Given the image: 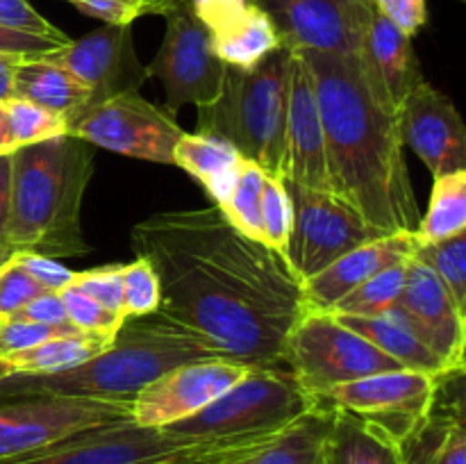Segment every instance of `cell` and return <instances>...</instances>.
<instances>
[{"mask_svg": "<svg viewBox=\"0 0 466 464\" xmlns=\"http://www.w3.org/2000/svg\"><path fill=\"white\" fill-rule=\"evenodd\" d=\"M217 358L223 355L203 337L155 312L126 318L112 346L77 367L57 373H12L0 382V400L36 394L132 400L171 368Z\"/></svg>", "mask_w": 466, "mask_h": 464, "instance_id": "cell-4", "label": "cell"}, {"mask_svg": "<svg viewBox=\"0 0 466 464\" xmlns=\"http://www.w3.org/2000/svg\"><path fill=\"white\" fill-rule=\"evenodd\" d=\"M123 285V317H148L159 309L162 303V287L153 264L137 255L132 262L121 264Z\"/></svg>", "mask_w": 466, "mask_h": 464, "instance_id": "cell-34", "label": "cell"}, {"mask_svg": "<svg viewBox=\"0 0 466 464\" xmlns=\"http://www.w3.org/2000/svg\"><path fill=\"white\" fill-rule=\"evenodd\" d=\"M71 287L80 289L98 305L109 312L123 317V285H121V264L112 267L89 268V271H76ZM126 318V317H123Z\"/></svg>", "mask_w": 466, "mask_h": 464, "instance_id": "cell-37", "label": "cell"}, {"mask_svg": "<svg viewBox=\"0 0 466 464\" xmlns=\"http://www.w3.org/2000/svg\"><path fill=\"white\" fill-rule=\"evenodd\" d=\"M68 135L132 159L173 164V148L185 135L171 112L146 100L139 91L89 105L68 126Z\"/></svg>", "mask_w": 466, "mask_h": 464, "instance_id": "cell-12", "label": "cell"}, {"mask_svg": "<svg viewBox=\"0 0 466 464\" xmlns=\"http://www.w3.org/2000/svg\"><path fill=\"white\" fill-rule=\"evenodd\" d=\"M282 180L314 191H330L326 136H323L317 94H314L308 64L299 53L291 57L285 127V177Z\"/></svg>", "mask_w": 466, "mask_h": 464, "instance_id": "cell-19", "label": "cell"}, {"mask_svg": "<svg viewBox=\"0 0 466 464\" xmlns=\"http://www.w3.org/2000/svg\"><path fill=\"white\" fill-rule=\"evenodd\" d=\"M405 464H466V430L464 419L451 423L449 430L432 441L423 453Z\"/></svg>", "mask_w": 466, "mask_h": 464, "instance_id": "cell-44", "label": "cell"}, {"mask_svg": "<svg viewBox=\"0 0 466 464\" xmlns=\"http://www.w3.org/2000/svg\"><path fill=\"white\" fill-rule=\"evenodd\" d=\"M9 189H12V155H0V244H7Z\"/></svg>", "mask_w": 466, "mask_h": 464, "instance_id": "cell-48", "label": "cell"}, {"mask_svg": "<svg viewBox=\"0 0 466 464\" xmlns=\"http://www.w3.org/2000/svg\"><path fill=\"white\" fill-rule=\"evenodd\" d=\"M403 146L432 177L466 171V126L453 100L432 85H419L396 112Z\"/></svg>", "mask_w": 466, "mask_h": 464, "instance_id": "cell-18", "label": "cell"}, {"mask_svg": "<svg viewBox=\"0 0 466 464\" xmlns=\"http://www.w3.org/2000/svg\"><path fill=\"white\" fill-rule=\"evenodd\" d=\"M294 50L280 45L253 68L228 66L214 103L198 107V130L212 132L273 177H285V127Z\"/></svg>", "mask_w": 466, "mask_h": 464, "instance_id": "cell-5", "label": "cell"}, {"mask_svg": "<svg viewBox=\"0 0 466 464\" xmlns=\"http://www.w3.org/2000/svg\"><path fill=\"white\" fill-rule=\"evenodd\" d=\"M408 262L382 268L380 273L369 277L358 289L346 294L339 303H335V308L328 314H341V317H378V314L390 312L391 308H396V303L400 298V291H403L405 276H408Z\"/></svg>", "mask_w": 466, "mask_h": 464, "instance_id": "cell-31", "label": "cell"}, {"mask_svg": "<svg viewBox=\"0 0 466 464\" xmlns=\"http://www.w3.org/2000/svg\"><path fill=\"white\" fill-rule=\"evenodd\" d=\"M319 405L321 400L309 394L282 364L253 367L208 408L182 421L168 423L164 430L194 439L250 444L287 430Z\"/></svg>", "mask_w": 466, "mask_h": 464, "instance_id": "cell-6", "label": "cell"}, {"mask_svg": "<svg viewBox=\"0 0 466 464\" xmlns=\"http://www.w3.org/2000/svg\"><path fill=\"white\" fill-rule=\"evenodd\" d=\"M417 248L419 244L412 232L380 235L364 241L358 248L335 259L321 273L300 282L305 312H330L335 303H339L346 294L358 289L382 268L412 259Z\"/></svg>", "mask_w": 466, "mask_h": 464, "instance_id": "cell-21", "label": "cell"}, {"mask_svg": "<svg viewBox=\"0 0 466 464\" xmlns=\"http://www.w3.org/2000/svg\"><path fill=\"white\" fill-rule=\"evenodd\" d=\"M414 257L432 268L453 296L455 305L466 314V232L437 244L419 246Z\"/></svg>", "mask_w": 466, "mask_h": 464, "instance_id": "cell-33", "label": "cell"}, {"mask_svg": "<svg viewBox=\"0 0 466 464\" xmlns=\"http://www.w3.org/2000/svg\"><path fill=\"white\" fill-rule=\"evenodd\" d=\"M396 309L437 355L446 373H464L466 314L455 305L432 268L417 257L408 262V276Z\"/></svg>", "mask_w": 466, "mask_h": 464, "instance_id": "cell-17", "label": "cell"}, {"mask_svg": "<svg viewBox=\"0 0 466 464\" xmlns=\"http://www.w3.org/2000/svg\"><path fill=\"white\" fill-rule=\"evenodd\" d=\"M46 59L71 73L89 89L91 105L126 91H139L146 66L137 59L130 25H103L82 39L46 55Z\"/></svg>", "mask_w": 466, "mask_h": 464, "instance_id": "cell-16", "label": "cell"}, {"mask_svg": "<svg viewBox=\"0 0 466 464\" xmlns=\"http://www.w3.org/2000/svg\"><path fill=\"white\" fill-rule=\"evenodd\" d=\"M167 32L146 76L157 77L167 94V112H177L185 105L214 103L223 89L228 66L214 53L209 32L194 18V14L173 0L162 12Z\"/></svg>", "mask_w": 466, "mask_h": 464, "instance_id": "cell-11", "label": "cell"}, {"mask_svg": "<svg viewBox=\"0 0 466 464\" xmlns=\"http://www.w3.org/2000/svg\"><path fill=\"white\" fill-rule=\"evenodd\" d=\"M21 59L23 57H16V55L0 53V103L12 98L14 73H16V66L21 64Z\"/></svg>", "mask_w": 466, "mask_h": 464, "instance_id": "cell-49", "label": "cell"}, {"mask_svg": "<svg viewBox=\"0 0 466 464\" xmlns=\"http://www.w3.org/2000/svg\"><path fill=\"white\" fill-rule=\"evenodd\" d=\"M105 25H132L146 14H159L157 0H66Z\"/></svg>", "mask_w": 466, "mask_h": 464, "instance_id": "cell-39", "label": "cell"}, {"mask_svg": "<svg viewBox=\"0 0 466 464\" xmlns=\"http://www.w3.org/2000/svg\"><path fill=\"white\" fill-rule=\"evenodd\" d=\"M280 364L319 400L337 385L403 368L328 312H305L300 317L287 337Z\"/></svg>", "mask_w": 466, "mask_h": 464, "instance_id": "cell-8", "label": "cell"}, {"mask_svg": "<svg viewBox=\"0 0 466 464\" xmlns=\"http://www.w3.org/2000/svg\"><path fill=\"white\" fill-rule=\"evenodd\" d=\"M264 441V439H262ZM258 441H212L180 437L132 419L76 432L44 450L0 464H164L185 458L226 455Z\"/></svg>", "mask_w": 466, "mask_h": 464, "instance_id": "cell-7", "label": "cell"}, {"mask_svg": "<svg viewBox=\"0 0 466 464\" xmlns=\"http://www.w3.org/2000/svg\"><path fill=\"white\" fill-rule=\"evenodd\" d=\"M12 98L30 100L59 114L68 126L91 105L89 89L46 57L21 59L14 73Z\"/></svg>", "mask_w": 466, "mask_h": 464, "instance_id": "cell-23", "label": "cell"}, {"mask_svg": "<svg viewBox=\"0 0 466 464\" xmlns=\"http://www.w3.org/2000/svg\"><path fill=\"white\" fill-rule=\"evenodd\" d=\"M62 41L46 39V36L27 35V32H16L7 30V27H0V53L5 55H16L23 59H39L46 55L55 53V50L64 48Z\"/></svg>", "mask_w": 466, "mask_h": 464, "instance_id": "cell-46", "label": "cell"}, {"mask_svg": "<svg viewBox=\"0 0 466 464\" xmlns=\"http://www.w3.org/2000/svg\"><path fill=\"white\" fill-rule=\"evenodd\" d=\"M259 214H262V244L285 257L291 223H294V205L285 180L273 176L264 177Z\"/></svg>", "mask_w": 466, "mask_h": 464, "instance_id": "cell-35", "label": "cell"}, {"mask_svg": "<svg viewBox=\"0 0 466 464\" xmlns=\"http://www.w3.org/2000/svg\"><path fill=\"white\" fill-rule=\"evenodd\" d=\"M59 298H62L64 309H66L68 323L77 332H85V335H100L114 339L123 323H126V318L105 309L103 305L91 300L89 296H85L76 287H66L64 291H59Z\"/></svg>", "mask_w": 466, "mask_h": 464, "instance_id": "cell-36", "label": "cell"}, {"mask_svg": "<svg viewBox=\"0 0 466 464\" xmlns=\"http://www.w3.org/2000/svg\"><path fill=\"white\" fill-rule=\"evenodd\" d=\"M332 417L335 408L321 403L287 430L212 459L209 464H326L323 449H326Z\"/></svg>", "mask_w": 466, "mask_h": 464, "instance_id": "cell-22", "label": "cell"}, {"mask_svg": "<svg viewBox=\"0 0 466 464\" xmlns=\"http://www.w3.org/2000/svg\"><path fill=\"white\" fill-rule=\"evenodd\" d=\"M244 159L235 146L212 132H185L173 148V166L198 180L214 205L230 194Z\"/></svg>", "mask_w": 466, "mask_h": 464, "instance_id": "cell-24", "label": "cell"}, {"mask_svg": "<svg viewBox=\"0 0 466 464\" xmlns=\"http://www.w3.org/2000/svg\"><path fill=\"white\" fill-rule=\"evenodd\" d=\"M358 59L369 89L382 107L394 114L399 112L403 100L426 82L421 64L414 53L412 36L400 32L376 7L364 30Z\"/></svg>", "mask_w": 466, "mask_h": 464, "instance_id": "cell-20", "label": "cell"}, {"mask_svg": "<svg viewBox=\"0 0 466 464\" xmlns=\"http://www.w3.org/2000/svg\"><path fill=\"white\" fill-rule=\"evenodd\" d=\"M112 341L114 339H109V337L71 332V335L44 341L35 348L5 355L0 359L9 364L12 373H57L96 358L105 348H109Z\"/></svg>", "mask_w": 466, "mask_h": 464, "instance_id": "cell-28", "label": "cell"}, {"mask_svg": "<svg viewBox=\"0 0 466 464\" xmlns=\"http://www.w3.org/2000/svg\"><path fill=\"white\" fill-rule=\"evenodd\" d=\"M250 368L253 367L223 358L180 364L146 385L132 398V421L139 426L164 428L198 414L239 382Z\"/></svg>", "mask_w": 466, "mask_h": 464, "instance_id": "cell-15", "label": "cell"}, {"mask_svg": "<svg viewBox=\"0 0 466 464\" xmlns=\"http://www.w3.org/2000/svg\"><path fill=\"white\" fill-rule=\"evenodd\" d=\"M157 3H159V14H162V12H164V9H167V7H168V5H171V3H173V0H157Z\"/></svg>", "mask_w": 466, "mask_h": 464, "instance_id": "cell-54", "label": "cell"}, {"mask_svg": "<svg viewBox=\"0 0 466 464\" xmlns=\"http://www.w3.org/2000/svg\"><path fill=\"white\" fill-rule=\"evenodd\" d=\"M14 259L21 268H25L27 276L36 282L44 291L59 294L66 287H71L76 271L66 268L64 264L55 262L53 257H44L36 253H14Z\"/></svg>", "mask_w": 466, "mask_h": 464, "instance_id": "cell-43", "label": "cell"}, {"mask_svg": "<svg viewBox=\"0 0 466 464\" xmlns=\"http://www.w3.org/2000/svg\"><path fill=\"white\" fill-rule=\"evenodd\" d=\"M162 287L157 312L246 367H278L305 314L300 280L280 253L237 232L218 207L157 212L130 232Z\"/></svg>", "mask_w": 466, "mask_h": 464, "instance_id": "cell-1", "label": "cell"}, {"mask_svg": "<svg viewBox=\"0 0 466 464\" xmlns=\"http://www.w3.org/2000/svg\"><path fill=\"white\" fill-rule=\"evenodd\" d=\"M180 3L194 14L196 21L209 35H214L235 23L255 0H180Z\"/></svg>", "mask_w": 466, "mask_h": 464, "instance_id": "cell-42", "label": "cell"}, {"mask_svg": "<svg viewBox=\"0 0 466 464\" xmlns=\"http://www.w3.org/2000/svg\"><path fill=\"white\" fill-rule=\"evenodd\" d=\"M294 53L355 55L371 18V0H255Z\"/></svg>", "mask_w": 466, "mask_h": 464, "instance_id": "cell-14", "label": "cell"}, {"mask_svg": "<svg viewBox=\"0 0 466 464\" xmlns=\"http://www.w3.org/2000/svg\"><path fill=\"white\" fill-rule=\"evenodd\" d=\"M267 176L268 173L264 168H259L250 159H244L230 194L223 198V203L214 205L237 232L255 241H262V214H259V207H262V187Z\"/></svg>", "mask_w": 466, "mask_h": 464, "instance_id": "cell-30", "label": "cell"}, {"mask_svg": "<svg viewBox=\"0 0 466 464\" xmlns=\"http://www.w3.org/2000/svg\"><path fill=\"white\" fill-rule=\"evenodd\" d=\"M71 332L77 330L73 326H44V323L21 321V318H5L0 321V358L35 348L44 341L71 335Z\"/></svg>", "mask_w": 466, "mask_h": 464, "instance_id": "cell-38", "label": "cell"}, {"mask_svg": "<svg viewBox=\"0 0 466 464\" xmlns=\"http://www.w3.org/2000/svg\"><path fill=\"white\" fill-rule=\"evenodd\" d=\"M41 291L44 289L27 276L25 268L18 267L12 255V259L0 268V321L21 312Z\"/></svg>", "mask_w": 466, "mask_h": 464, "instance_id": "cell-41", "label": "cell"}, {"mask_svg": "<svg viewBox=\"0 0 466 464\" xmlns=\"http://www.w3.org/2000/svg\"><path fill=\"white\" fill-rule=\"evenodd\" d=\"M332 317L371 341L378 350L390 355L403 368L437 373V376H458V373H446L437 355L419 339L417 332L408 326L396 308L378 317H341V314H332Z\"/></svg>", "mask_w": 466, "mask_h": 464, "instance_id": "cell-25", "label": "cell"}, {"mask_svg": "<svg viewBox=\"0 0 466 464\" xmlns=\"http://www.w3.org/2000/svg\"><path fill=\"white\" fill-rule=\"evenodd\" d=\"M326 464H405L394 437L355 414L335 409L323 449Z\"/></svg>", "mask_w": 466, "mask_h": 464, "instance_id": "cell-26", "label": "cell"}, {"mask_svg": "<svg viewBox=\"0 0 466 464\" xmlns=\"http://www.w3.org/2000/svg\"><path fill=\"white\" fill-rule=\"evenodd\" d=\"M5 116H7L9 139L14 148L21 146L41 144V141L55 139V136L68 135V123L59 114L48 112L39 105L23 98L3 100Z\"/></svg>", "mask_w": 466, "mask_h": 464, "instance_id": "cell-32", "label": "cell"}, {"mask_svg": "<svg viewBox=\"0 0 466 464\" xmlns=\"http://www.w3.org/2000/svg\"><path fill=\"white\" fill-rule=\"evenodd\" d=\"M299 55L317 94L330 191L378 235L412 232L419 203L403 157L399 118L369 89L358 53Z\"/></svg>", "mask_w": 466, "mask_h": 464, "instance_id": "cell-2", "label": "cell"}, {"mask_svg": "<svg viewBox=\"0 0 466 464\" xmlns=\"http://www.w3.org/2000/svg\"><path fill=\"white\" fill-rule=\"evenodd\" d=\"M294 205L285 259L300 282L317 276L335 259L380 237L346 200L330 191H314L285 180Z\"/></svg>", "mask_w": 466, "mask_h": 464, "instance_id": "cell-13", "label": "cell"}, {"mask_svg": "<svg viewBox=\"0 0 466 464\" xmlns=\"http://www.w3.org/2000/svg\"><path fill=\"white\" fill-rule=\"evenodd\" d=\"M7 376H12V368H9V364L5 362V359H0V382H3Z\"/></svg>", "mask_w": 466, "mask_h": 464, "instance_id": "cell-53", "label": "cell"}, {"mask_svg": "<svg viewBox=\"0 0 466 464\" xmlns=\"http://www.w3.org/2000/svg\"><path fill=\"white\" fill-rule=\"evenodd\" d=\"M446 378L451 376L394 368L332 387L321 403L355 414L403 444L431 417Z\"/></svg>", "mask_w": 466, "mask_h": 464, "instance_id": "cell-10", "label": "cell"}, {"mask_svg": "<svg viewBox=\"0 0 466 464\" xmlns=\"http://www.w3.org/2000/svg\"><path fill=\"white\" fill-rule=\"evenodd\" d=\"M214 53L226 66L253 68L264 57L282 45L276 25L268 14L258 3L250 5L235 23L223 27L221 32L209 35Z\"/></svg>", "mask_w": 466, "mask_h": 464, "instance_id": "cell-27", "label": "cell"}, {"mask_svg": "<svg viewBox=\"0 0 466 464\" xmlns=\"http://www.w3.org/2000/svg\"><path fill=\"white\" fill-rule=\"evenodd\" d=\"M132 419V400L18 396L0 400V462L25 458L76 432Z\"/></svg>", "mask_w": 466, "mask_h": 464, "instance_id": "cell-9", "label": "cell"}, {"mask_svg": "<svg viewBox=\"0 0 466 464\" xmlns=\"http://www.w3.org/2000/svg\"><path fill=\"white\" fill-rule=\"evenodd\" d=\"M0 27L46 36V39L62 41V44H68V41H71L66 36V32H62L57 25H53L48 18L41 16V14L32 7L30 0H0Z\"/></svg>", "mask_w": 466, "mask_h": 464, "instance_id": "cell-40", "label": "cell"}, {"mask_svg": "<svg viewBox=\"0 0 466 464\" xmlns=\"http://www.w3.org/2000/svg\"><path fill=\"white\" fill-rule=\"evenodd\" d=\"M7 244L14 253L82 257V200L94 176V146L64 135L12 153Z\"/></svg>", "mask_w": 466, "mask_h": 464, "instance_id": "cell-3", "label": "cell"}, {"mask_svg": "<svg viewBox=\"0 0 466 464\" xmlns=\"http://www.w3.org/2000/svg\"><path fill=\"white\" fill-rule=\"evenodd\" d=\"M466 232V171L435 177L431 203L412 230L419 246L437 244Z\"/></svg>", "mask_w": 466, "mask_h": 464, "instance_id": "cell-29", "label": "cell"}, {"mask_svg": "<svg viewBox=\"0 0 466 464\" xmlns=\"http://www.w3.org/2000/svg\"><path fill=\"white\" fill-rule=\"evenodd\" d=\"M12 318H21V321L44 323V326H71L66 318V309H64L59 294L53 291H41L36 298H32L25 308Z\"/></svg>", "mask_w": 466, "mask_h": 464, "instance_id": "cell-47", "label": "cell"}, {"mask_svg": "<svg viewBox=\"0 0 466 464\" xmlns=\"http://www.w3.org/2000/svg\"><path fill=\"white\" fill-rule=\"evenodd\" d=\"M12 255H14V248L9 244H0V268L5 267V264L9 262V259H12Z\"/></svg>", "mask_w": 466, "mask_h": 464, "instance_id": "cell-52", "label": "cell"}, {"mask_svg": "<svg viewBox=\"0 0 466 464\" xmlns=\"http://www.w3.org/2000/svg\"><path fill=\"white\" fill-rule=\"evenodd\" d=\"M14 146L9 139V127H7V116H5V105L0 103V155L12 153Z\"/></svg>", "mask_w": 466, "mask_h": 464, "instance_id": "cell-50", "label": "cell"}, {"mask_svg": "<svg viewBox=\"0 0 466 464\" xmlns=\"http://www.w3.org/2000/svg\"><path fill=\"white\" fill-rule=\"evenodd\" d=\"M230 455V453H226ZM223 458V455H209V458H185V459H173V462H164V464H209L212 459Z\"/></svg>", "mask_w": 466, "mask_h": 464, "instance_id": "cell-51", "label": "cell"}, {"mask_svg": "<svg viewBox=\"0 0 466 464\" xmlns=\"http://www.w3.org/2000/svg\"><path fill=\"white\" fill-rule=\"evenodd\" d=\"M373 7L408 36H417L428 21L426 0H371Z\"/></svg>", "mask_w": 466, "mask_h": 464, "instance_id": "cell-45", "label": "cell"}]
</instances>
